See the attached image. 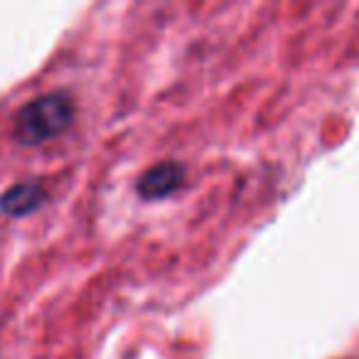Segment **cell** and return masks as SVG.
<instances>
[{"instance_id": "obj_1", "label": "cell", "mask_w": 359, "mask_h": 359, "mask_svg": "<svg viewBox=\"0 0 359 359\" xmlns=\"http://www.w3.org/2000/svg\"><path fill=\"white\" fill-rule=\"evenodd\" d=\"M74 121V101L69 94H45L22 106L15 118V138L22 145H42L57 138Z\"/></svg>"}, {"instance_id": "obj_2", "label": "cell", "mask_w": 359, "mask_h": 359, "mask_svg": "<svg viewBox=\"0 0 359 359\" xmlns=\"http://www.w3.org/2000/svg\"><path fill=\"white\" fill-rule=\"evenodd\" d=\"M185 180V170L177 163H160L155 168H150L148 172L140 177L138 192L143 200H160V197H168L170 192H175Z\"/></svg>"}, {"instance_id": "obj_3", "label": "cell", "mask_w": 359, "mask_h": 359, "mask_svg": "<svg viewBox=\"0 0 359 359\" xmlns=\"http://www.w3.org/2000/svg\"><path fill=\"white\" fill-rule=\"evenodd\" d=\"M45 202V190L37 182H20V185L11 187L0 200V210L8 217H25L35 212L37 207Z\"/></svg>"}]
</instances>
